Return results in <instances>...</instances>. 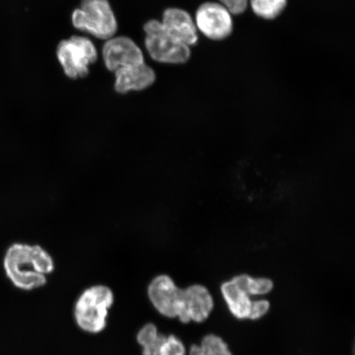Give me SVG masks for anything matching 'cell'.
<instances>
[{"instance_id": "1", "label": "cell", "mask_w": 355, "mask_h": 355, "mask_svg": "<svg viewBox=\"0 0 355 355\" xmlns=\"http://www.w3.org/2000/svg\"><path fill=\"white\" fill-rule=\"evenodd\" d=\"M3 266L7 277L22 291H33L47 282L55 270L52 256L38 244L15 243L8 247Z\"/></svg>"}, {"instance_id": "2", "label": "cell", "mask_w": 355, "mask_h": 355, "mask_svg": "<svg viewBox=\"0 0 355 355\" xmlns=\"http://www.w3.org/2000/svg\"><path fill=\"white\" fill-rule=\"evenodd\" d=\"M113 303L114 294L108 286L89 287L80 295L75 304V321L82 330L97 334L105 329L109 309Z\"/></svg>"}, {"instance_id": "3", "label": "cell", "mask_w": 355, "mask_h": 355, "mask_svg": "<svg viewBox=\"0 0 355 355\" xmlns=\"http://www.w3.org/2000/svg\"><path fill=\"white\" fill-rule=\"evenodd\" d=\"M148 295L153 307L163 316L178 318L189 323L188 298L185 288H181L171 277L159 275L150 282Z\"/></svg>"}, {"instance_id": "4", "label": "cell", "mask_w": 355, "mask_h": 355, "mask_svg": "<svg viewBox=\"0 0 355 355\" xmlns=\"http://www.w3.org/2000/svg\"><path fill=\"white\" fill-rule=\"evenodd\" d=\"M72 21L77 29L102 40L112 38L118 29L108 0H83L81 8L73 12Z\"/></svg>"}, {"instance_id": "5", "label": "cell", "mask_w": 355, "mask_h": 355, "mask_svg": "<svg viewBox=\"0 0 355 355\" xmlns=\"http://www.w3.org/2000/svg\"><path fill=\"white\" fill-rule=\"evenodd\" d=\"M144 31L146 50L154 60L171 64H185L189 60L190 47L168 34L161 21L150 20L146 22Z\"/></svg>"}, {"instance_id": "6", "label": "cell", "mask_w": 355, "mask_h": 355, "mask_svg": "<svg viewBox=\"0 0 355 355\" xmlns=\"http://www.w3.org/2000/svg\"><path fill=\"white\" fill-rule=\"evenodd\" d=\"M57 56L67 76L77 79L89 73L88 67L96 61L97 51L90 40L74 35L59 44Z\"/></svg>"}, {"instance_id": "7", "label": "cell", "mask_w": 355, "mask_h": 355, "mask_svg": "<svg viewBox=\"0 0 355 355\" xmlns=\"http://www.w3.org/2000/svg\"><path fill=\"white\" fill-rule=\"evenodd\" d=\"M194 21L198 32L211 41H224L233 33V15L218 2L202 3L195 13Z\"/></svg>"}, {"instance_id": "8", "label": "cell", "mask_w": 355, "mask_h": 355, "mask_svg": "<svg viewBox=\"0 0 355 355\" xmlns=\"http://www.w3.org/2000/svg\"><path fill=\"white\" fill-rule=\"evenodd\" d=\"M220 291L230 313L238 319L257 320L268 313L270 303L268 300H251L250 295L233 279L222 284Z\"/></svg>"}, {"instance_id": "9", "label": "cell", "mask_w": 355, "mask_h": 355, "mask_svg": "<svg viewBox=\"0 0 355 355\" xmlns=\"http://www.w3.org/2000/svg\"><path fill=\"white\" fill-rule=\"evenodd\" d=\"M102 54L106 68L114 72L124 67L144 63L140 48L132 40L125 37L109 39L105 44Z\"/></svg>"}, {"instance_id": "10", "label": "cell", "mask_w": 355, "mask_h": 355, "mask_svg": "<svg viewBox=\"0 0 355 355\" xmlns=\"http://www.w3.org/2000/svg\"><path fill=\"white\" fill-rule=\"evenodd\" d=\"M162 24L173 37L189 47L198 42V31L194 19L180 8H168L163 13Z\"/></svg>"}, {"instance_id": "11", "label": "cell", "mask_w": 355, "mask_h": 355, "mask_svg": "<svg viewBox=\"0 0 355 355\" xmlns=\"http://www.w3.org/2000/svg\"><path fill=\"white\" fill-rule=\"evenodd\" d=\"M155 80L153 69L145 63L124 67L115 71V91L127 93L130 91H141L152 86Z\"/></svg>"}, {"instance_id": "12", "label": "cell", "mask_w": 355, "mask_h": 355, "mask_svg": "<svg viewBox=\"0 0 355 355\" xmlns=\"http://www.w3.org/2000/svg\"><path fill=\"white\" fill-rule=\"evenodd\" d=\"M189 322H202L210 316L214 302L205 286L193 285L186 288Z\"/></svg>"}, {"instance_id": "13", "label": "cell", "mask_w": 355, "mask_h": 355, "mask_svg": "<svg viewBox=\"0 0 355 355\" xmlns=\"http://www.w3.org/2000/svg\"><path fill=\"white\" fill-rule=\"evenodd\" d=\"M288 0H250L254 15L261 19L274 20L285 11Z\"/></svg>"}, {"instance_id": "14", "label": "cell", "mask_w": 355, "mask_h": 355, "mask_svg": "<svg viewBox=\"0 0 355 355\" xmlns=\"http://www.w3.org/2000/svg\"><path fill=\"white\" fill-rule=\"evenodd\" d=\"M190 355H232L227 344L220 337L207 335L203 337L201 345H193L190 348Z\"/></svg>"}, {"instance_id": "15", "label": "cell", "mask_w": 355, "mask_h": 355, "mask_svg": "<svg viewBox=\"0 0 355 355\" xmlns=\"http://www.w3.org/2000/svg\"><path fill=\"white\" fill-rule=\"evenodd\" d=\"M235 283L250 295H263L272 291L274 284L268 278H254L242 274L233 278Z\"/></svg>"}, {"instance_id": "16", "label": "cell", "mask_w": 355, "mask_h": 355, "mask_svg": "<svg viewBox=\"0 0 355 355\" xmlns=\"http://www.w3.org/2000/svg\"><path fill=\"white\" fill-rule=\"evenodd\" d=\"M162 355H185V347L174 335L166 336L162 345Z\"/></svg>"}, {"instance_id": "17", "label": "cell", "mask_w": 355, "mask_h": 355, "mask_svg": "<svg viewBox=\"0 0 355 355\" xmlns=\"http://www.w3.org/2000/svg\"><path fill=\"white\" fill-rule=\"evenodd\" d=\"M217 2L227 8L232 15H243L250 6V0H217Z\"/></svg>"}, {"instance_id": "18", "label": "cell", "mask_w": 355, "mask_h": 355, "mask_svg": "<svg viewBox=\"0 0 355 355\" xmlns=\"http://www.w3.org/2000/svg\"><path fill=\"white\" fill-rule=\"evenodd\" d=\"M166 336L159 334L157 338L148 341L143 345V355H162V345Z\"/></svg>"}]
</instances>
